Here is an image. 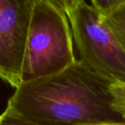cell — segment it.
Listing matches in <instances>:
<instances>
[{"mask_svg": "<svg viewBox=\"0 0 125 125\" xmlns=\"http://www.w3.org/2000/svg\"><path fill=\"white\" fill-rule=\"evenodd\" d=\"M112 82L77 61L56 74L22 82L6 110L36 125L123 121L112 110Z\"/></svg>", "mask_w": 125, "mask_h": 125, "instance_id": "1", "label": "cell"}, {"mask_svg": "<svg viewBox=\"0 0 125 125\" xmlns=\"http://www.w3.org/2000/svg\"><path fill=\"white\" fill-rule=\"evenodd\" d=\"M77 61L66 12L57 0H37L26 45L22 82L56 74Z\"/></svg>", "mask_w": 125, "mask_h": 125, "instance_id": "2", "label": "cell"}, {"mask_svg": "<svg viewBox=\"0 0 125 125\" xmlns=\"http://www.w3.org/2000/svg\"><path fill=\"white\" fill-rule=\"evenodd\" d=\"M66 15L77 61L109 80L125 82V49L106 17L87 0Z\"/></svg>", "mask_w": 125, "mask_h": 125, "instance_id": "3", "label": "cell"}, {"mask_svg": "<svg viewBox=\"0 0 125 125\" xmlns=\"http://www.w3.org/2000/svg\"><path fill=\"white\" fill-rule=\"evenodd\" d=\"M37 0H0V79L15 89L22 83V66Z\"/></svg>", "mask_w": 125, "mask_h": 125, "instance_id": "4", "label": "cell"}, {"mask_svg": "<svg viewBox=\"0 0 125 125\" xmlns=\"http://www.w3.org/2000/svg\"><path fill=\"white\" fill-rule=\"evenodd\" d=\"M112 110L125 121V82L112 81L109 86Z\"/></svg>", "mask_w": 125, "mask_h": 125, "instance_id": "5", "label": "cell"}, {"mask_svg": "<svg viewBox=\"0 0 125 125\" xmlns=\"http://www.w3.org/2000/svg\"><path fill=\"white\" fill-rule=\"evenodd\" d=\"M105 17L125 49V5Z\"/></svg>", "mask_w": 125, "mask_h": 125, "instance_id": "6", "label": "cell"}, {"mask_svg": "<svg viewBox=\"0 0 125 125\" xmlns=\"http://www.w3.org/2000/svg\"><path fill=\"white\" fill-rule=\"evenodd\" d=\"M90 4L105 16L111 15L125 5V0H89Z\"/></svg>", "mask_w": 125, "mask_h": 125, "instance_id": "7", "label": "cell"}, {"mask_svg": "<svg viewBox=\"0 0 125 125\" xmlns=\"http://www.w3.org/2000/svg\"><path fill=\"white\" fill-rule=\"evenodd\" d=\"M0 125H36L30 123L21 117L11 113L8 110L5 111L0 115Z\"/></svg>", "mask_w": 125, "mask_h": 125, "instance_id": "8", "label": "cell"}, {"mask_svg": "<svg viewBox=\"0 0 125 125\" xmlns=\"http://www.w3.org/2000/svg\"><path fill=\"white\" fill-rule=\"evenodd\" d=\"M59 3L63 7L66 12H68L73 8H74L79 0H57Z\"/></svg>", "mask_w": 125, "mask_h": 125, "instance_id": "9", "label": "cell"}, {"mask_svg": "<svg viewBox=\"0 0 125 125\" xmlns=\"http://www.w3.org/2000/svg\"><path fill=\"white\" fill-rule=\"evenodd\" d=\"M84 125H125V121H118V122H104L97 123V124H89Z\"/></svg>", "mask_w": 125, "mask_h": 125, "instance_id": "10", "label": "cell"}]
</instances>
